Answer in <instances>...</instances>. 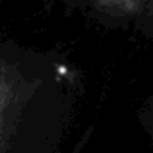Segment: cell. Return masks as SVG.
<instances>
[{
	"mask_svg": "<svg viewBox=\"0 0 153 153\" xmlns=\"http://www.w3.org/2000/svg\"><path fill=\"white\" fill-rule=\"evenodd\" d=\"M35 89L25 54L12 43H0V153H20L25 109Z\"/></svg>",
	"mask_w": 153,
	"mask_h": 153,
	"instance_id": "obj_1",
	"label": "cell"
},
{
	"mask_svg": "<svg viewBox=\"0 0 153 153\" xmlns=\"http://www.w3.org/2000/svg\"><path fill=\"white\" fill-rule=\"evenodd\" d=\"M82 13L107 27L153 35V0H71Z\"/></svg>",
	"mask_w": 153,
	"mask_h": 153,
	"instance_id": "obj_2",
	"label": "cell"
}]
</instances>
